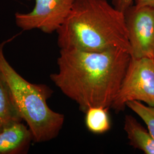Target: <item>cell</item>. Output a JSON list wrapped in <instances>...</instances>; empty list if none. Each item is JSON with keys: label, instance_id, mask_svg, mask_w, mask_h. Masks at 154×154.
<instances>
[{"label": "cell", "instance_id": "cell-1", "mask_svg": "<svg viewBox=\"0 0 154 154\" xmlns=\"http://www.w3.org/2000/svg\"><path fill=\"white\" fill-rule=\"evenodd\" d=\"M131 55L118 49L100 52L60 49L58 72L50 79L86 112L94 107H111L119 92Z\"/></svg>", "mask_w": 154, "mask_h": 154}, {"label": "cell", "instance_id": "cell-2", "mask_svg": "<svg viewBox=\"0 0 154 154\" xmlns=\"http://www.w3.org/2000/svg\"><path fill=\"white\" fill-rule=\"evenodd\" d=\"M57 33L60 49L100 52L118 49L130 54L125 13L107 0H75Z\"/></svg>", "mask_w": 154, "mask_h": 154}, {"label": "cell", "instance_id": "cell-3", "mask_svg": "<svg viewBox=\"0 0 154 154\" xmlns=\"http://www.w3.org/2000/svg\"><path fill=\"white\" fill-rule=\"evenodd\" d=\"M17 35L0 43V72L9 88L22 120L32 134L34 143H44L57 138L65 122V116L51 110L48 100L53 91L43 83L26 80L13 67L4 54V47Z\"/></svg>", "mask_w": 154, "mask_h": 154}, {"label": "cell", "instance_id": "cell-4", "mask_svg": "<svg viewBox=\"0 0 154 154\" xmlns=\"http://www.w3.org/2000/svg\"><path fill=\"white\" fill-rule=\"evenodd\" d=\"M134 100L154 106V58H131L111 107L120 112Z\"/></svg>", "mask_w": 154, "mask_h": 154}, {"label": "cell", "instance_id": "cell-5", "mask_svg": "<svg viewBox=\"0 0 154 154\" xmlns=\"http://www.w3.org/2000/svg\"><path fill=\"white\" fill-rule=\"evenodd\" d=\"M34 1L35 4L32 11L15 14L17 26L23 31L38 29L51 34L57 32L65 22L75 0Z\"/></svg>", "mask_w": 154, "mask_h": 154}, {"label": "cell", "instance_id": "cell-6", "mask_svg": "<svg viewBox=\"0 0 154 154\" xmlns=\"http://www.w3.org/2000/svg\"><path fill=\"white\" fill-rule=\"evenodd\" d=\"M125 16L131 57L154 58V8L132 5Z\"/></svg>", "mask_w": 154, "mask_h": 154}, {"label": "cell", "instance_id": "cell-7", "mask_svg": "<svg viewBox=\"0 0 154 154\" xmlns=\"http://www.w3.org/2000/svg\"><path fill=\"white\" fill-rule=\"evenodd\" d=\"M33 142L32 134L22 122L0 130V154H26Z\"/></svg>", "mask_w": 154, "mask_h": 154}, {"label": "cell", "instance_id": "cell-8", "mask_svg": "<svg viewBox=\"0 0 154 154\" xmlns=\"http://www.w3.org/2000/svg\"><path fill=\"white\" fill-rule=\"evenodd\" d=\"M124 130L133 147L142 151L144 154H154V138L148 129L145 128L134 116H125Z\"/></svg>", "mask_w": 154, "mask_h": 154}, {"label": "cell", "instance_id": "cell-9", "mask_svg": "<svg viewBox=\"0 0 154 154\" xmlns=\"http://www.w3.org/2000/svg\"><path fill=\"white\" fill-rule=\"evenodd\" d=\"M22 121L9 88L0 72V130Z\"/></svg>", "mask_w": 154, "mask_h": 154}, {"label": "cell", "instance_id": "cell-10", "mask_svg": "<svg viewBox=\"0 0 154 154\" xmlns=\"http://www.w3.org/2000/svg\"><path fill=\"white\" fill-rule=\"evenodd\" d=\"M108 108L94 107L85 112V123L88 129L95 134H102L109 131L111 123Z\"/></svg>", "mask_w": 154, "mask_h": 154}, {"label": "cell", "instance_id": "cell-11", "mask_svg": "<svg viewBox=\"0 0 154 154\" xmlns=\"http://www.w3.org/2000/svg\"><path fill=\"white\" fill-rule=\"evenodd\" d=\"M126 106L143 120L154 139V106L144 105L142 102L136 100L127 102Z\"/></svg>", "mask_w": 154, "mask_h": 154}, {"label": "cell", "instance_id": "cell-12", "mask_svg": "<svg viewBox=\"0 0 154 154\" xmlns=\"http://www.w3.org/2000/svg\"><path fill=\"white\" fill-rule=\"evenodd\" d=\"M135 0H112V5L117 9L122 12H125L131 6L133 5Z\"/></svg>", "mask_w": 154, "mask_h": 154}, {"label": "cell", "instance_id": "cell-13", "mask_svg": "<svg viewBox=\"0 0 154 154\" xmlns=\"http://www.w3.org/2000/svg\"><path fill=\"white\" fill-rule=\"evenodd\" d=\"M135 5L137 6H149L154 8V0H135Z\"/></svg>", "mask_w": 154, "mask_h": 154}]
</instances>
